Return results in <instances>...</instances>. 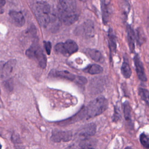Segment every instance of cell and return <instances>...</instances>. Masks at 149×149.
I'll return each mask as SVG.
<instances>
[{
	"label": "cell",
	"mask_w": 149,
	"mask_h": 149,
	"mask_svg": "<svg viewBox=\"0 0 149 149\" xmlns=\"http://www.w3.org/2000/svg\"><path fill=\"white\" fill-rule=\"evenodd\" d=\"M108 106V102L105 97H98L84 108L86 118H93L101 114L107 109Z\"/></svg>",
	"instance_id": "obj_1"
},
{
	"label": "cell",
	"mask_w": 149,
	"mask_h": 149,
	"mask_svg": "<svg viewBox=\"0 0 149 149\" xmlns=\"http://www.w3.org/2000/svg\"><path fill=\"white\" fill-rule=\"evenodd\" d=\"M35 13L40 24L47 27L51 22V9L48 3L44 1H38L35 6Z\"/></svg>",
	"instance_id": "obj_2"
},
{
	"label": "cell",
	"mask_w": 149,
	"mask_h": 149,
	"mask_svg": "<svg viewBox=\"0 0 149 149\" xmlns=\"http://www.w3.org/2000/svg\"><path fill=\"white\" fill-rule=\"evenodd\" d=\"M26 56L36 61L38 66L44 69L47 65V58L37 41H34L26 51Z\"/></svg>",
	"instance_id": "obj_3"
},
{
	"label": "cell",
	"mask_w": 149,
	"mask_h": 149,
	"mask_svg": "<svg viewBox=\"0 0 149 149\" xmlns=\"http://www.w3.org/2000/svg\"><path fill=\"white\" fill-rule=\"evenodd\" d=\"M55 52L69 56L78 50V45L73 40H68L65 42H59L54 47Z\"/></svg>",
	"instance_id": "obj_4"
},
{
	"label": "cell",
	"mask_w": 149,
	"mask_h": 149,
	"mask_svg": "<svg viewBox=\"0 0 149 149\" xmlns=\"http://www.w3.org/2000/svg\"><path fill=\"white\" fill-rule=\"evenodd\" d=\"M51 75H52L54 77L64 79L70 81H73L80 84H84L87 82L86 78L82 76H76L73 74L66 70L55 71L52 72L51 73Z\"/></svg>",
	"instance_id": "obj_5"
},
{
	"label": "cell",
	"mask_w": 149,
	"mask_h": 149,
	"mask_svg": "<svg viewBox=\"0 0 149 149\" xmlns=\"http://www.w3.org/2000/svg\"><path fill=\"white\" fill-rule=\"evenodd\" d=\"M58 16L61 21L66 25L74 23L78 19L79 15L76 12H66L58 8Z\"/></svg>",
	"instance_id": "obj_6"
},
{
	"label": "cell",
	"mask_w": 149,
	"mask_h": 149,
	"mask_svg": "<svg viewBox=\"0 0 149 149\" xmlns=\"http://www.w3.org/2000/svg\"><path fill=\"white\" fill-rule=\"evenodd\" d=\"M16 63L15 59L9 60L7 62H0V78L5 79L8 77L12 72Z\"/></svg>",
	"instance_id": "obj_7"
},
{
	"label": "cell",
	"mask_w": 149,
	"mask_h": 149,
	"mask_svg": "<svg viewBox=\"0 0 149 149\" xmlns=\"http://www.w3.org/2000/svg\"><path fill=\"white\" fill-rule=\"evenodd\" d=\"M73 135L70 131H55L52 133L51 140L55 143L66 142L72 139Z\"/></svg>",
	"instance_id": "obj_8"
},
{
	"label": "cell",
	"mask_w": 149,
	"mask_h": 149,
	"mask_svg": "<svg viewBox=\"0 0 149 149\" xmlns=\"http://www.w3.org/2000/svg\"><path fill=\"white\" fill-rule=\"evenodd\" d=\"M96 132V126L94 123H89L83 127H81L80 129L77 132V136L83 139H87L89 137L93 136Z\"/></svg>",
	"instance_id": "obj_9"
},
{
	"label": "cell",
	"mask_w": 149,
	"mask_h": 149,
	"mask_svg": "<svg viewBox=\"0 0 149 149\" xmlns=\"http://www.w3.org/2000/svg\"><path fill=\"white\" fill-rule=\"evenodd\" d=\"M134 62L139 79L142 81H146L147 80V77L144 71V68L143 63L137 54H136L134 57Z\"/></svg>",
	"instance_id": "obj_10"
},
{
	"label": "cell",
	"mask_w": 149,
	"mask_h": 149,
	"mask_svg": "<svg viewBox=\"0 0 149 149\" xmlns=\"http://www.w3.org/2000/svg\"><path fill=\"white\" fill-rule=\"evenodd\" d=\"M58 8L66 12H76V0H59Z\"/></svg>",
	"instance_id": "obj_11"
},
{
	"label": "cell",
	"mask_w": 149,
	"mask_h": 149,
	"mask_svg": "<svg viewBox=\"0 0 149 149\" xmlns=\"http://www.w3.org/2000/svg\"><path fill=\"white\" fill-rule=\"evenodd\" d=\"M9 15L14 23L17 26L22 27L24 24L25 19L21 12L12 10L9 13Z\"/></svg>",
	"instance_id": "obj_12"
},
{
	"label": "cell",
	"mask_w": 149,
	"mask_h": 149,
	"mask_svg": "<svg viewBox=\"0 0 149 149\" xmlns=\"http://www.w3.org/2000/svg\"><path fill=\"white\" fill-rule=\"evenodd\" d=\"M86 53L94 61L102 62L104 58L100 51L95 49L87 48L86 49Z\"/></svg>",
	"instance_id": "obj_13"
},
{
	"label": "cell",
	"mask_w": 149,
	"mask_h": 149,
	"mask_svg": "<svg viewBox=\"0 0 149 149\" xmlns=\"http://www.w3.org/2000/svg\"><path fill=\"white\" fill-rule=\"evenodd\" d=\"M101 1L102 13V20L104 24H106L108 21L109 16V9L108 7L109 4V0H101Z\"/></svg>",
	"instance_id": "obj_14"
},
{
	"label": "cell",
	"mask_w": 149,
	"mask_h": 149,
	"mask_svg": "<svg viewBox=\"0 0 149 149\" xmlns=\"http://www.w3.org/2000/svg\"><path fill=\"white\" fill-rule=\"evenodd\" d=\"M127 40L129 48L131 52L134 50V40H135V34L134 33L130 26H127Z\"/></svg>",
	"instance_id": "obj_15"
},
{
	"label": "cell",
	"mask_w": 149,
	"mask_h": 149,
	"mask_svg": "<svg viewBox=\"0 0 149 149\" xmlns=\"http://www.w3.org/2000/svg\"><path fill=\"white\" fill-rule=\"evenodd\" d=\"M103 71L102 68L97 64H92L88 65L84 69V72L90 74H96L102 73Z\"/></svg>",
	"instance_id": "obj_16"
},
{
	"label": "cell",
	"mask_w": 149,
	"mask_h": 149,
	"mask_svg": "<svg viewBox=\"0 0 149 149\" xmlns=\"http://www.w3.org/2000/svg\"><path fill=\"white\" fill-rule=\"evenodd\" d=\"M108 39H109V48L110 49L111 54L112 53H115L116 48V40L115 36L112 30V29H109L108 31Z\"/></svg>",
	"instance_id": "obj_17"
},
{
	"label": "cell",
	"mask_w": 149,
	"mask_h": 149,
	"mask_svg": "<svg viewBox=\"0 0 149 149\" xmlns=\"http://www.w3.org/2000/svg\"><path fill=\"white\" fill-rule=\"evenodd\" d=\"M123 113L125 119L127 122H131L132 121V115H131V108L129 103L126 101L123 104Z\"/></svg>",
	"instance_id": "obj_18"
},
{
	"label": "cell",
	"mask_w": 149,
	"mask_h": 149,
	"mask_svg": "<svg viewBox=\"0 0 149 149\" xmlns=\"http://www.w3.org/2000/svg\"><path fill=\"white\" fill-rule=\"evenodd\" d=\"M121 72L124 77L129 78L132 74V70L128 63L126 62H123L121 66Z\"/></svg>",
	"instance_id": "obj_19"
},
{
	"label": "cell",
	"mask_w": 149,
	"mask_h": 149,
	"mask_svg": "<svg viewBox=\"0 0 149 149\" xmlns=\"http://www.w3.org/2000/svg\"><path fill=\"white\" fill-rule=\"evenodd\" d=\"M139 94L149 107V91L144 88H140L139 89Z\"/></svg>",
	"instance_id": "obj_20"
},
{
	"label": "cell",
	"mask_w": 149,
	"mask_h": 149,
	"mask_svg": "<svg viewBox=\"0 0 149 149\" xmlns=\"http://www.w3.org/2000/svg\"><path fill=\"white\" fill-rule=\"evenodd\" d=\"M140 141L144 147L149 148V136L147 134L144 133H141L140 136Z\"/></svg>",
	"instance_id": "obj_21"
},
{
	"label": "cell",
	"mask_w": 149,
	"mask_h": 149,
	"mask_svg": "<svg viewBox=\"0 0 149 149\" xmlns=\"http://www.w3.org/2000/svg\"><path fill=\"white\" fill-rule=\"evenodd\" d=\"M83 140L80 143V147L81 148H91V147H93V146H92L93 144H91V141H88V140L85 139H83Z\"/></svg>",
	"instance_id": "obj_22"
},
{
	"label": "cell",
	"mask_w": 149,
	"mask_h": 149,
	"mask_svg": "<svg viewBox=\"0 0 149 149\" xmlns=\"http://www.w3.org/2000/svg\"><path fill=\"white\" fill-rule=\"evenodd\" d=\"M44 45L47 54L49 55L51 53V47H52L51 42L50 41H44Z\"/></svg>",
	"instance_id": "obj_23"
},
{
	"label": "cell",
	"mask_w": 149,
	"mask_h": 149,
	"mask_svg": "<svg viewBox=\"0 0 149 149\" xmlns=\"http://www.w3.org/2000/svg\"><path fill=\"white\" fill-rule=\"evenodd\" d=\"M120 117V113H119V110L116 111V108L115 109V113L113 115V120H117Z\"/></svg>",
	"instance_id": "obj_24"
},
{
	"label": "cell",
	"mask_w": 149,
	"mask_h": 149,
	"mask_svg": "<svg viewBox=\"0 0 149 149\" xmlns=\"http://www.w3.org/2000/svg\"><path fill=\"white\" fill-rule=\"evenodd\" d=\"M5 4V0H0V6L3 7Z\"/></svg>",
	"instance_id": "obj_25"
},
{
	"label": "cell",
	"mask_w": 149,
	"mask_h": 149,
	"mask_svg": "<svg viewBox=\"0 0 149 149\" xmlns=\"http://www.w3.org/2000/svg\"><path fill=\"white\" fill-rule=\"evenodd\" d=\"M3 11H4V10H3V7L1 6H0V14L3 13Z\"/></svg>",
	"instance_id": "obj_26"
},
{
	"label": "cell",
	"mask_w": 149,
	"mask_h": 149,
	"mask_svg": "<svg viewBox=\"0 0 149 149\" xmlns=\"http://www.w3.org/2000/svg\"><path fill=\"white\" fill-rule=\"evenodd\" d=\"M79 1H81V2H86L88 0H79Z\"/></svg>",
	"instance_id": "obj_27"
},
{
	"label": "cell",
	"mask_w": 149,
	"mask_h": 149,
	"mask_svg": "<svg viewBox=\"0 0 149 149\" xmlns=\"http://www.w3.org/2000/svg\"><path fill=\"white\" fill-rule=\"evenodd\" d=\"M2 147V146H1V143H0V148Z\"/></svg>",
	"instance_id": "obj_28"
}]
</instances>
